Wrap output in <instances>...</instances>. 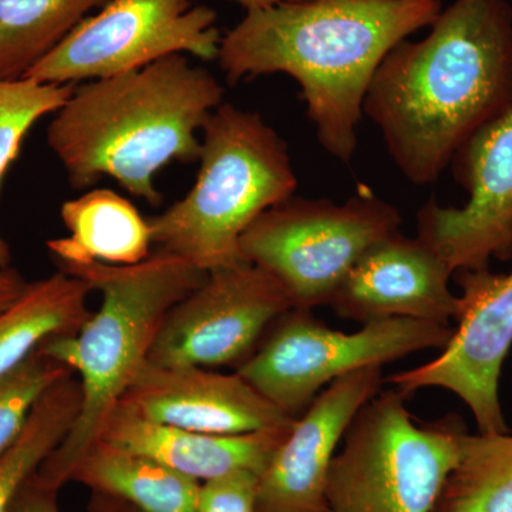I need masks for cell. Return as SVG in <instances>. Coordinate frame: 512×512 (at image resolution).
Listing matches in <instances>:
<instances>
[{
    "label": "cell",
    "mask_w": 512,
    "mask_h": 512,
    "mask_svg": "<svg viewBox=\"0 0 512 512\" xmlns=\"http://www.w3.org/2000/svg\"><path fill=\"white\" fill-rule=\"evenodd\" d=\"M430 28L387 53L363 103L414 185L436 183L457 151L512 106L508 0H454Z\"/></svg>",
    "instance_id": "obj_1"
},
{
    "label": "cell",
    "mask_w": 512,
    "mask_h": 512,
    "mask_svg": "<svg viewBox=\"0 0 512 512\" xmlns=\"http://www.w3.org/2000/svg\"><path fill=\"white\" fill-rule=\"evenodd\" d=\"M92 286L59 271L26 285L0 311V377L8 375L37 352L47 340L74 335L92 312L87 298Z\"/></svg>",
    "instance_id": "obj_19"
},
{
    "label": "cell",
    "mask_w": 512,
    "mask_h": 512,
    "mask_svg": "<svg viewBox=\"0 0 512 512\" xmlns=\"http://www.w3.org/2000/svg\"><path fill=\"white\" fill-rule=\"evenodd\" d=\"M77 84L40 83L36 80L0 79V184L10 164L18 158L30 128L69 101ZM12 255L0 235V269H9Z\"/></svg>",
    "instance_id": "obj_23"
},
{
    "label": "cell",
    "mask_w": 512,
    "mask_h": 512,
    "mask_svg": "<svg viewBox=\"0 0 512 512\" xmlns=\"http://www.w3.org/2000/svg\"><path fill=\"white\" fill-rule=\"evenodd\" d=\"M143 419L212 436H237L292 424L293 417L239 376L197 366L146 362L120 402Z\"/></svg>",
    "instance_id": "obj_14"
},
{
    "label": "cell",
    "mask_w": 512,
    "mask_h": 512,
    "mask_svg": "<svg viewBox=\"0 0 512 512\" xmlns=\"http://www.w3.org/2000/svg\"><path fill=\"white\" fill-rule=\"evenodd\" d=\"M456 274L463 293L453 338L436 359L384 382L409 396L426 387L450 390L470 407L478 433H510L498 384L512 346V271L493 274L485 268Z\"/></svg>",
    "instance_id": "obj_11"
},
{
    "label": "cell",
    "mask_w": 512,
    "mask_h": 512,
    "mask_svg": "<svg viewBox=\"0 0 512 512\" xmlns=\"http://www.w3.org/2000/svg\"><path fill=\"white\" fill-rule=\"evenodd\" d=\"M433 512H512L511 434H464Z\"/></svg>",
    "instance_id": "obj_21"
},
{
    "label": "cell",
    "mask_w": 512,
    "mask_h": 512,
    "mask_svg": "<svg viewBox=\"0 0 512 512\" xmlns=\"http://www.w3.org/2000/svg\"><path fill=\"white\" fill-rule=\"evenodd\" d=\"M258 474L235 471L201 485L195 512H256Z\"/></svg>",
    "instance_id": "obj_25"
},
{
    "label": "cell",
    "mask_w": 512,
    "mask_h": 512,
    "mask_svg": "<svg viewBox=\"0 0 512 512\" xmlns=\"http://www.w3.org/2000/svg\"><path fill=\"white\" fill-rule=\"evenodd\" d=\"M73 375L72 369L39 349L0 377V454L18 440L40 397L53 384Z\"/></svg>",
    "instance_id": "obj_24"
},
{
    "label": "cell",
    "mask_w": 512,
    "mask_h": 512,
    "mask_svg": "<svg viewBox=\"0 0 512 512\" xmlns=\"http://www.w3.org/2000/svg\"><path fill=\"white\" fill-rule=\"evenodd\" d=\"M57 266L101 293L99 311L92 312L82 328L47 340L40 348L72 369L82 386V407L72 430L35 473L40 484L59 491L97 440L107 414L146 365L167 313L198 288L208 272L163 251L130 266Z\"/></svg>",
    "instance_id": "obj_4"
},
{
    "label": "cell",
    "mask_w": 512,
    "mask_h": 512,
    "mask_svg": "<svg viewBox=\"0 0 512 512\" xmlns=\"http://www.w3.org/2000/svg\"><path fill=\"white\" fill-rule=\"evenodd\" d=\"M218 15L191 0H109L23 77L40 83L92 82L143 69L171 55L217 60Z\"/></svg>",
    "instance_id": "obj_9"
},
{
    "label": "cell",
    "mask_w": 512,
    "mask_h": 512,
    "mask_svg": "<svg viewBox=\"0 0 512 512\" xmlns=\"http://www.w3.org/2000/svg\"><path fill=\"white\" fill-rule=\"evenodd\" d=\"M109 0H0V79H22Z\"/></svg>",
    "instance_id": "obj_20"
},
{
    "label": "cell",
    "mask_w": 512,
    "mask_h": 512,
    "mask_svg": "<svg viewBox=\"0 0 512 512\" xmlns=\"http://www.w3.org/2000/svg\"><path fill=\"white\" fill-rule=\"evenodd\" d=\"M60 215L69 237L46 242L56 265L101 262L130 266L151 255L153 237L148 220L117 192L106 188L87 192L64 202Z\"/></svg>",
    "instance_id": "obj_17"
},
{
    "label": "cell",
    "mask_w": 512,
    "mask_h": 512,
    "mask_svg": "<svg viewBox=\"0 0 512 512\" xmlns=\"http://www.w3.org/2000/svg\"><path fill=\"white\" fill-rule=\"evenodd\" d=\"M293 308L284 286L241 261L208 272L165 316L148 362L215 369L241 366L279 316Z\"/></svg>",
    "instance_id": "obj_10"
},
{
    "label": "cell",
    "mask_w": 512,
    "mask_h": 512,
    "mask_svg": "<svg viewBox=\"0 0 512 512\" xmlns=\"http://www.w3.org/2000/svg\"><path fill=\"white\" fill-rule=\"evenodd\" d=\"M295 421L254 433L212 436L154 423L117 403L107 414L97 440L153 458L204 484L235 471H251L259 476Z\"/></svg>",
    "instance_id": "obj_16"
},
{
    "label": "cell",
    "mask_w": 512,
    "mask_h": 512,
    "mask_svg": "<svg viewBox=\"0 0 512 512\" xmlns=\"http://www.w3.org/2000/svg\"><path fill=\"white\" fill-rule=\"evenodd\" d=\"M229 2L237 3V5L247 10V12H251V10L272 8V6L279 5V3L302 2V0H229Z\"/></svg>",
    "instance_id": "obj_28"
},
{
    "label": "cell",
    "mask_w": 512,
    "mask_h": 512,
    "mask_svg": "<svg viewBox=\"0 0 512 512\" xmlns=\"http://www.w3.org/2000/svg\"><path fill=\"white\" fill-rule=\"evenodd\" d=\"M441 0H302L247 12L222 36L231 84L272 73L299 83L320 146L350 163L373 77L387 53L430 28Z\"/></svg>",
    "instance_id": "obj_2"
},
{
    "label": "cell",
    "mask_w": 512,
    "mask_h": 512,
    "mask_svg": "<svg viewBox=\"0 0 512 512\" xmlns=\"http://www.w3.org/2000/svg\"><path fill=\"white\" fill-rule=\"evenodd\" d=\"M202 136L194 187L148 224L157 251L211 272L242 261L244 232L293 197L298 178L284 138L254 111L222 103Z\"/></svg>",
    "instance_id": "obj_5"
},
{
    "label": "cell",
    "mask_w": 512,
    "mask_h": 512,
    "mask_svg": "<svg viewBox=\"0 0 512 512\" xmlns=\"http://www.w3.org/2000/svg\"><path fill=\"white\" fill-rule=\"evenodd\" d=\"M407 397L392 387L353 417L330 463L323 512H433L467 427L458 414L416 423Z\"/></svg>",
    "instance_id": "obj_6"
},
{
    "label": "cell",
    "mask_w": 512,
    "mask_h": 512,
    "mask_svg": "<svg viewBox=\"0 0 512 512\" xmlns=\"http://www.w3.org/2000/svg\"><path fill=\"white\" fill-rule=\"evenodd\" d=\"M383 367L335 380L296 419L256 484V512H323L330 463L353 417L380 392Z\"/></svg>",
    "instance_id": "obj_13"
},
{
    "label": "cell",
    "mask_w": 512,
    "mask_h": 512,
    "mask_svg": "<svg viewBox=\"0 0 512 512\" xmlns=\"http://www.w3.org/2000/svg\"><path fill=\"white\" fill-rule=\"evenodd\" d=\"M451 163L470 197L461 208L427 202L417 215V237L440 255L453 274L488 268L491 258L510 259L512 106L481 127Z\"/></svg>",
    "instance_id": "obj_12"
},
{
    "label": "cell",
    "mask_w": 512,
    "mask_h": 512,
    "mask_svg": "<svg viewBox=\"0 0 512 512\" xmlns=\"http://www.w3.org/2000/svg\"><path fill=\"white\" fill-rule=\"evenodd\" d=\"M454 328L431 320L392 318L353 333L330 329L309 309L292 308L272 323L239 376L293 419L330 383L426 349L443 350Z\"/></svg>",
    "instance_id": "obj_8"
},
{
    "label": "cell",
    "mask_w": 512,
    "mask_h": 512,
    "mask_svg": "<svg viewBox=\"0 0 512 512\" xmlns=\"http://www.w3.org/2000/svg\"><path fill=\"white\" fill-rule=\"evenodd\" d=\"M80 407L82 386L74 375L40 397L18 440L0 454V512H9L23 485L69 434Z\"/></svg>",
    "instance_id": "obj_22"
},
{
    "label": "cell",
    "mask_w": 512,
    "mask_h": 512,
    "mask_svg": "<svg viewBox=\"0 0 512 512\" xmlns=\"http://www.w3.org/2000/svg\"><path fill=\"white\" fill-rule=\"evenodd\" d=\"M26 285L28 282L15 269H0V311L15 301Z\"/></svg>",
    "instance_id": "obj_27"
},
{
    "label": "cell",
    "mask_w": 512,
    "mask_h": 512,
    "mask_svg": "<svg viewBox=\"0 0 512 512\" xmlns=\"http://www.w3.org/2000/svg\"><path fill=\"white\" fill-rule=\"evenodd\" d=\"M446 262L419 237L397 231L367 249L330 306L342 318L365 323L407 318L450 325L460 311Z\"/></svg>",
    "instance_id": "obj_15"
},
{
    "label": "cell",
    "mask_w": 512,
    "mask_h": 512,
    "mask_svg": "<svg viewBox=\"0 0 512 512\" xmlns=\"http://www.w3.org/2000/svg\"><path fill=\"white\" fill-rule=\"evenodd\" d=\"M69 483L131 512H195L202 485L153 458L101 440L74 466Z\"/></svg>",
    "instance_id": "obj_18"
},
{
    "label": "cell",
    "mask_w": 512,
    "mask_h": 512,
    "mask_svg": "<svg viewBox=\"0 0 512 512\" xmlns=\"http://www.w3.org/2000/svg\"><path fill=\"white\" fill-rule=\"evenodd\" d=\"M225 89L185 55L76 86L47 128V144L76 190L103 175L148 204L163 195L154 175L171 161L200 160L197 133Z\"/></svg>",
    "instance_id": "obj_3"
},
{
    "label": "cell",
    "mask_w": 512,
    "mask_h": 512,
    "mask_svg": "<svg viewBox=\"0 0 512 512\" xmlns=\"http://www.w3.org/2000/svg\"><path fill=\"white\" fill-rule=\"evenodd\" d=\"M400 225L399 210L370 192L343 204L293 195L256 218L239 255L274 276L293 308L312 311L330 305L367 249Z\"/></svg>",
    "instance_id": "obj_7"
},
{
    "label": "cell",
    "mask_w": 512,
    "mask_h": 512,
    "mask_svg": "<svg viewBox=\"0 0 512 512\" xmlns=\"http://www.w3.org/2000/svg\"><path fill=\"white\" fill-rule=\"evenodd\" d=\"M55 488L46 487L36 480L35 474L23 485L9 512H60Z\"/></svg>",
    "instance_id": "obj_26"
}]
</instances>
